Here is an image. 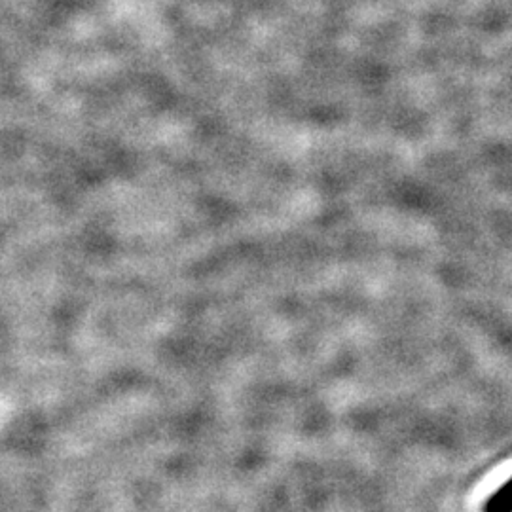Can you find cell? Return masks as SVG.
Listing matches in <instances>:
<instances>
[{
  "instance_id": "obj_1",
  "label": "cell",
  "mask_w": 512,
  "mask_h": 512,
  "mask_svg": "<svg viewBox=\"0 0 512 512\" xmlns=\"http://www.w3.org/2000/svg\"><path fill=\"white\" fill-rule=\"evenodd\" d=\"M484 512H512V476L484 505Z\"/></svg>"
}]
</instances>
